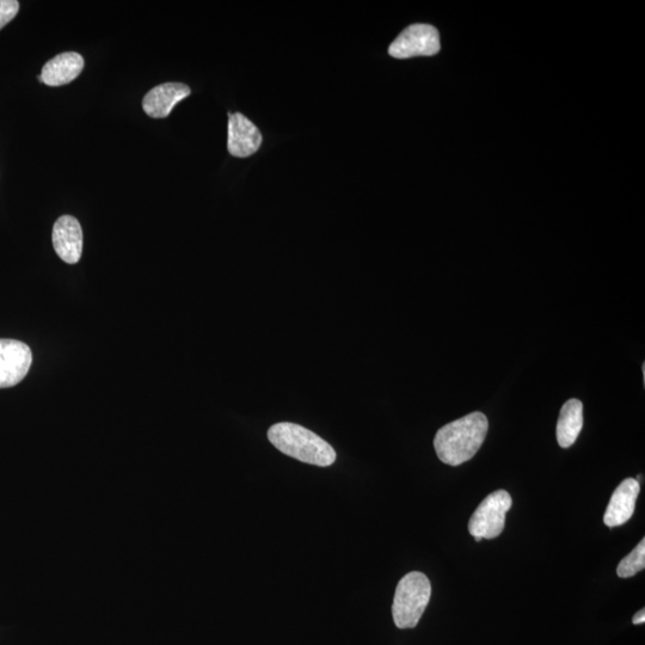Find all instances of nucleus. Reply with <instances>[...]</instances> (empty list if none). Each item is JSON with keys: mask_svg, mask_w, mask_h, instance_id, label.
Masks as SVG:
<instances>
[{"mask_svg": "<svg viewBox=\"0 0 645 645\" xmlns=\"http://www.w3.org/2000/svg\"><path fill=\"white\" fill-rule=\"evenodd\" d=\"M489 422L482 413H472L439 429L434 439L435 452L442 463L451 466L469 462L482 447Z\"/></svg>", "mask_w": 645, "mask_h": 645, "instance_id": "obj_1", "label": "nucleus"}, {"mask_svg": "<svg viewBox=\"0 0 645 645\" xmlns=\"http://www.w3.org/2000/svg\"><path fill=\"white\" fill-rule=\"evenodd\" d=\"M268 439L280 452L300 462L321 468L335 463L336 452L333 446L321 436L296 423H276L269 428Z\"/></svg>", "mask_w": 645, "mask_h": 645, "instance_id": "obj_2", "label": "nucleus"}, {"mask_svg": "<svg viewBox=\"0 0 645 645\" xmlns=\"http://www.w3.org/2000/svg\"><path fill=\"white\" fill-rule=\"evenodd\" d=\"M432 597V586L428 577L413 571L398 582L393 599L392 616L398 629H414Z\"/></svg>", "mask_w": 645, "mask_h": 645, "instance_id": "obj_3", "label": "nucleus"}, {"mask_svg": "<svg viewBox=\"0 0 645 645\" xmlns=\"http://www.w3.org/2000/svg\"><path fill=\"white\" fill-rule=\"evenodd\" d=\"M511 495L506 490L495 491L478 506L469 521L473 538L494 539L505 530L506 515L512 508Z\"/></svg>", "mask_w": 645, "mask_h": 645, "instance_id": "obj_4", "label": "nucleus"}, {"mask_svg": "<svg viewBox=\"0 0 645 645\" xmlns=\"http://www.w3.org/2000/svg\"><path fill=\"white\" fill-rule=\"evenodd\" d=\"M439 32L429 24H413L391 43L389 54L396 59L432 57L440 51Z\"/></svg>", "mask_w": 645, "mask_h": 645, "instance_id": "obj_5", "label": "nucleus"}, {"mask_svg": "<svg viewBox=\"0 0 645 645\" xmlns=\"http://www.w3.org/2000/svg\"><path fill=\"white\" fill-rule=\"evenodd\" d=\"M32 350L26 343L0 340V389L20 384L32 366Z\"/></svg>", "mask_w": 645, "mask_h": 645, "instance_id": "obj_6", "label": "nucleus"}, {"mask_svg": "<svg viewBox=\"0 0 645 645\" xmlns=\"http://www.w3.org/2000/svg\"><path fill=\"white\" fill-rule=\"evenodd\" d=\"M55 253L66 263L76 264L83 254V230L72 215H63L55 221L52 233Z\"/></svg>", "mask_w": 645, "mask_h": 645, "instance_id": "obj_7", "label": "nucleus"}, {"mask_svg": "<svg viewBox=\"0 0 645 645\" xmlns=\"http://www.w3.org/2000/svg\"><path fill=\"white\" fill-rule=\"evenodd\" d=\"M262 145V134L253 122L243 114H229V138L227 149L237 158L253 156Z\"/></svg>", "mask_w": 645, "mask_h": 645, "instance_id": "obj_8", "label": "nucleus"}, {"mask_svg": "<svg viewBox=\"0 0 645 645\" xmlns=\"http://www.w3.org/2000/svg\"><path fill=\"white\" fill-rule=\"evenodd\" d=\"M192 94L189 86L182 83H165L156 86L143 100L144 112L153 119H165L176 104Z\"/></svg>", "mask_w": 645, "mask_h": 645, "instance_id": "obj_9", "label": "nucleus"}, {"mask_svg": "<svg viewBox=\"0 0 645 645\" xmlns=\"http://www.w3.org/2000/svg\"><path fill=\"white\" fill-rule=\"evenodd\" d=\"M640 491L641 484L635 478H626L619 484V487L614 490L604 516L607 527L622 526L631 519Z\"/></svg>", "mask_w": 645, "mask_h": 645, "instance_id": "obj_10", "label": "nucleus"}, {"mask_svg": "<svg viewBox=\"0 0 645 645\" xmlns=\"http://www.w3.org/2000/svg\"><path fill=\"white\" fill-rule=\"evenodd\" d=\"M84 69V58L76 52H66L49 60L42 67L39 81L48 86H61L70 84L81 75Z\"/></svg>", "mask_w": 645, "mask_h": 645, "instance_id": "obj_11", "label": "nucleus"}, {"mask_svg": "<svg viewBox=\"0 0 645 645\" xmlns=\"http://www.w3.org/2000/svg\"><path fill=\"white\" fill-rule=\"evenodd\" d=\"M583 427V404L571 398L564 403L557 422V441L562 448L573 446Z\"/></svg>", "mask_w": 645, "mask_h": 645, "instance_id": "obj_12", "label": "nucleus"}, {"mask_svg": "<svg viewBox=\"0 0 645 645\" xmlns=\"http://www.w3.org/2000/svg\"><path fill=\"white\" fill-rule=\"evenodd\" d=\"M645 568V539L641 540L635 550H632L628 556L619 563L617 574L622 579H629L635 576Z\"/></svg>", "mask_w": 645, "mask_h": 645, "instance_id": "obj_13", "label": "nucleus"}, {"mask_svg": "<svg viewBox=\"0 0 645 645\" xmlns=\"http://www.w3.org/2000/svg\"><path fill=\"white\" fill-rule=\"evenodd\" d=\"M20 11L17 0H0V30L9 24Z\"/></svg>", "mask_w": 645, "mask_h": 645, "instance_id": "obj_14", "label": "nucleus"}, {"mask_svg": "<svg viewBox=\"0 0 645 645\" xmlns=\"http://www.w3.org/2000/svg\"><path fill=\"white\" fill-rule=\"evenodd\" d=\"M632 623H634L635 625L644 624L645 623V611L644 610L638 611L635 614V617H634V620H632Z\"/></svg>", "mask_w": 645, "mask_h": 645, "instance_id": "obj_15", "label": "nucleus"}]
</instances>
